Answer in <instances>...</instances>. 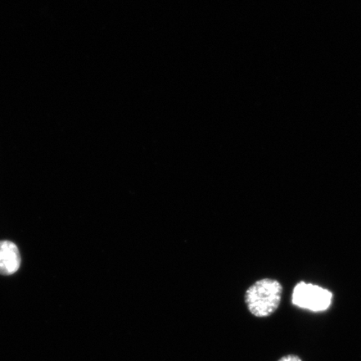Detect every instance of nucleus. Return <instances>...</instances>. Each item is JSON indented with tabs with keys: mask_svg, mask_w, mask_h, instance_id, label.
Masks as SVG:
<instances>
[{
	"mask_svg": "<svg viewBox=\"0 0 361 361\" xmlns=\"http://www.w3.org/2000/svg\"><path fill=\"white\" fill-rule=\"evenodd\" d=\"M278 361H303V360H302V359L300 357L299 355L290 354V355H286L283 356V357L279 359Z\"/></svg>",
	"mask_w": 361,
	"mask_h": 361,
	"instance_id": "obj_4",
	"label": "nucleus"
},
{
	"mask_svg": "<svg viewBox=\"0 0 361 361\" xmlns=\"http://www.w3.org/2000/svg\"><path fill=\"white\" fill-rule=\"evenodd\" d=\"M283 287L275 279H263L252 283L245 293L248 312L257 318L273 314L281 305Z\"/></svg>",
	"mask_w": 361,
	"mask_h": 361,
	"instance_id": "obj_1",
	"label": "nucleus"
},
{
	"mask_svg": "<svg viewBox=\"0 0 361 361\" xmlns=\"http://www.w3.org/2000/svg\"><path fill=\"white\" fill-rule=\"evenodd\" d=\"M333 293L312 283L300 282L293 288L292 303L300 309L323 312L331 307Z\"/></svg>",
	"mask_w": 361,
	"mask_h": 361,
	"instance_id": "obj_2",
	"label": "nucleus"
},
{
	"mask_svg": "<svg viewBox=\"0 0 361 361\" xmlns=\"http://www.w3.org/2000/svg\"><path fill=\"white\" fill-rule=\"evenodd\" d=\"M21 255L19 247L10 240L0 241V275L11 276L20 270Z\"/></svg>",
	"mask_w": 361,
	"mask_h": 361,
	"instance_id": "obj_3",
	"label": "nucleus"
}]
</instances>
